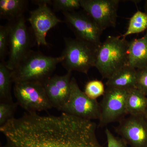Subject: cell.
<instances>
[{"mask_svg": "<svg viewBox=\"0 0 147 147\" xmlns=\"http://www.w3.org/2000/svg\"><path fill=\"white\" fill-rule=\"evenodd\" d=\"M96 124L65 113L40 116L26 113L0 127L5 137L2 147H102Z\"/></svg>", "mask_w": 147, "mask_h": 147, "instance_id": "cell-1", "label": "cell"}, {"mask_svg": "<svg viewBox=\"0 0 147 147\" xmlns=\"http://www.w3.org/2000/svg\"><path fill=\"white\" fill-rule=\"evenodd\" d=\"M63 57H53L43 55L39 51L30 50L16 68L11 71L13 83L39 82L44 84L51 77L58 64Z\"/></svg>", "mask_w": 147, "mask_h": 147, "instance_id": "cell-2", "label": "cell"}, {"mask_svg": "<svg viewBox=\"0 0 147 147\" xmlns=\"http://www.w3.org/2000/svg\"><path fill=\"white\" fill-rule=\"evenodd\" d=\"M129 43L121 35L109 36L99 46L95 67L102 78L109 79L127 65Z\"/></svg>", "mask_w": 147, "mask_h": 147, "instance_id": "cell-3", "label": "cell"}, {"mask_svg": "<svg viewBox=\"0 0 147 147\" xmlns=\"http://www.w3.org/2000/svg\"><path fill=\"white\" fill-rule=\"evenodd\" d=\"M65 48L61 56V63L67 72L77 71L88 74L95 67L98 47L91 43L75 38H64Z\"/></svg>", "mask_w": 147, "mask_h": 147, "instance_id": "cell-4", "label": "cell"}, {"mask_svg": "<svg viewBox=\"0 0 147 147\" xmlns=\"http://www.w3.org/2000/svg\"><path fill=\"white\" fill-rule=\"evenodd\" d=\"M9 33L7 68L12 71L36 43L32 31L27 27L24 16L8 22Z\"/></svg>", "mask_w": 147, "mask_h": 147, "instance_id": "cell-5", "label": "cell"}, {"mask_svg": "<svg viewBox=\"0 0 147 147\" xmlns=\"http://www.w3.org/2000/svg\"><path fill=\"white\" fill-rule=\"evenodd\" d=\"M13 92L17 103L28 113H34L53 108L44 85L39 82L15 83Z\"/></svg>", "mask_w": 147, "mask_h": 147, "instance_id": "cell-6", "label": "cell"}, {"mask_svg": "<svg viewBox=\"0 0 147 147\" xmlns=\"http://www.w3.org/2000/svg\"><path fill=\"white\" fill-rule=\"evenodd\" d=\"M61 111L91 121L99 120L100 116V104L96 100L88 97L81 90L74 77L71 79L70 95Z\"/></svg>", "mask_w": 147, "mask_h": 147, "instance_id": "cell-7", "label": "cell"}, {"mask_svg": "<svg viewBox=\"0 0 147 147\" xmlns=\"http://www.w3.org/2000/svg\"><path fill=\"white\" fill-rule=\"evenodd\" d=\"M38 6L34 10L30 11L28 20L32 27L37 45L48 46L46 40V35L50 30L63 21L55 15L48 6L53 1H32Z\"/></svg>", "mask_w": 147, "mask_h": 147, "instance_id": "cell-8", "label": "cell"}, {"mask_svg": "<svg viewBox=\"0 0 147 147\" xmlns=\"http://www.w3.org/2000/svg\"><path fill=\"white\" fill-rule=\"evenodd\" d=\"M129 90L107 87L100 104V126H104L119 120L126 115V99Z\"/></svg>", "mask_w": 147, "mask_h": 147, "instance_id": "cell-9", "label": "cell"}, {"mask_svg": "<svg viewBox=\"0 0 147 147\" xmlns=\"http://www.w3.org/2000/svg\"><path fill=\"white\" fill-rule=\"evenodd\" d=\"M120 0H80L81 7L102 32L115 28Z\"/></svg>", "mask_w": 147, "mask_h": 147, "instance_id": "cell-10", "label": "cell"}, {"mask_svg": "<svg viewBox=\"0 0 147 147\" xmlns=\"http://www.w3.org/2000/svg\"><path fill=\"white\" fill-rule=\"evenodd\" d=\"M67 26L74 34L76 38L99 47L102 42V32L87 13L76 11L63 12Z\"/></svg>", "mask_w": 147, "mask_h": 147, "instance_id": "cell-11", "label": "cell"}, {"mask_svg": "<svg viewBox=\"0 0 147 147\" xmlns=\"http://www.w3.org/2000/svg\"><path fill=\"white\" fill-rule=\"evenodd\" d=\"M116 131L131 147H147V118L146 115L122 119Z\"/></svg>", "mask_w": 147, "mask_h": 147, "instance_id": "cell-12", "label": "cell"}, {"mask_svg": "<svg viewBox=\"0 0 147 147\" xmlns=\"http://www.w3.org/2000/svg\"><path fill=\"white\" fill-rule=\"evenodd\" d=\"M71 72L63 76L54 75L43 84L53 107L61 110L67 101L71 92Z\"/></svg>", "mask_w": 147, "mask_h": 147, "instance_id": "cell-13", "label": "cell"}, {"mask_svg": "<svg viewBox=\"0 0 147 147\" xmlns=\"http://www.w3.org/2000/svg\"><path fill=\"white\" fill-rule=\"evenodd\" d=\"M127 65L137 69L147 68V31L142 37L129 41Z\"/></svg>", "mask_w": 147, "mask_h": 147, "instance_id": "cell-14", "label": "cell"}, {"mask_svg": "<svg viewBox=\"0 0 147 147\" xmlns=\"http://www.w3.org/2000/svg\"><path fill=\"white\" fill-rule=\"evenodd\" d=\"M137 72L136 69L125 65L108 79L107 87L129 90L137 88Z\"/></svg>", "mask_w": 147, "mask_h": 147, "instance_id": "cell-15", "label": "cell"}, {"mask_svg": "<svg viewBox=\"0 0 147 147\" xmlns=\"http://www.w3.org/2000/svg\"><path fill=\"white\" fill-rule=\"evenodd\" d=\"M28 3L26 0H1L0 18L10 22L21 18L27 10Z\"/></svg>", "mask_w": 147, "mask_h": 147, "instance_id": "cell-16", "label": "cell"}, {"mask_svg": "<svg viewBox=\"0 0 147 147\" xmlns=\"http://www.w3.org/2000/svg\"><path fill=\"white\" fill-rule=\"evenodd\" d=\"M147 110L146 95L137 88L129 90L126 99V115L131 116L144 115Z\"/></svg>", "mask_w": 147, "mask_h": 147, "instance_id": "cell-17", "label": "cell"}, {"mask_svg": "<svg viewBox=\"0 0 147 147\" xmlns=\"http://www.w3.org/2000/svg\"><path fill=\"white\" fill-rule=\"evenodd\" d=\"M11 71L6 65V62L0 63V101L1 102H12L11 94Z\"/></svg>", "mask_w": 147, "mask_h": 147, "instance_id": "cell-18", "label": "cell"}, {"mask_svg": "<svg viewBox=\"0 0 147 147\" xmlns=\"http://www.w3.org/2000/svg\"><path fill=\"white\" fill-rule=\"evenodd\" d=\"M147 29V13L138 11L129 20L127 30L121 36L126 38L130 35L139 33Z\"/></svg>", "mask_w": 147, "mask_h": 147, "instance_id": "cell-19", "label": "cell"}, {"mask_svg": "<svg viewBox=\"0 0 147 147\" xmlns=\"http://www.w3.org/2000/svg\"><path fill=\"white\" fill-rule=\"evenodd\" d=\"M105 91L104 84L101 81L93 80L87 82L84 92L90 98L96 100L98 98L103 95Z\"/></svg>", "mask_w": 147, "mask_h": 147, "instance_id": "cell-20", "label": "cell"}, {"mask_svg": "<svg viewBox=\"0 0 147 147\" xmlns=\"http://www.w3.org/2000/svg\"><path fill=\"white\" fill-rule=\"evenodd\" d=\"M18 104L12 102H0V127L14 118Z\"/></svg>", "mask_w": 147, "mask_h": 147, "instance_id": "cell-21", "label": "cell"}, {"mask_svg": "<svg viewBox=\"0 0 147 147\" xmlns=\"http://www.w3.org/2000/svg\"><path fill=\"white\" fill-rule=\"evenodd\" d=\"M52 5L55 11L71 12L81 7L80 0H53Z\"/></svg>", "mask_w": 147, "mask_h": 147, "instance_id": "cell-22", "label": "cell"}, {"mask_svg": "<svg viewBox=\"0 0 147 147\" xmlns=\"http://www.w3.org/2000/svg\"><path fill=\"white\" fill-rule=\"evenodd\" d=\"M9 28L8 23L5 26H0V60L5 61L8 55Z\"/></svg>", "mask_w": 147, "mask_h": 147, "instance_id": "cell-23", "label": "cell"}, {"mask_svg": "<svg viewBox=\"0 0 147 147\" xmlns=\"http://www.w3.org/2000/svg\"><path fill=\"white\" fill-rule=\"evenodd\" d=\"M137 70V89L147 95V68Z\"/></svg>", "mask_w": 147, "mask_h": 147, "instance_id": "cell-24", "label": "cell"}, {"mask_svg": "<svg viewBox=\"0 0 147 147\" xmlns=\"http://www.w3.org/2000/svg\"><path fill=\"white\" fill-rule=\"evenodd\" d=\"M105 134L107 137L108 147H127L123 140L115 137L108 128L105 129Z\"/></svg>", "mask_w": 147, "mask_h": 147, "instance_id": "cell-25", "label": "cell"}, {"mask_svg": "<svg viewBox=\"0 0 147 147\" xmlns=\"http://www.w3.org/2000/svg\"><path fill=\"white\" fill-rule=\"evenodd\" d=\"M145 9H146V10L147 11V0L146 1V2H145Z\"/></svg>", "mask_w": 147, "mask_h": 147, "instance_id": "cell-26", "label": "cell"}, {"mask_svg": "<svg viewBox=\"0 0 147 147\" xmlns=\"http://www.w3.org/2000/svg\"><path fill=\"white\" fill-rule=\"evenodd\" d=\"M146 117L147 118V110L146 112Z\"/></svg>", "mask_w": 147, "mask_h": 147, "instance_id": "cell-27", "label": "cell"}]
</instances>
